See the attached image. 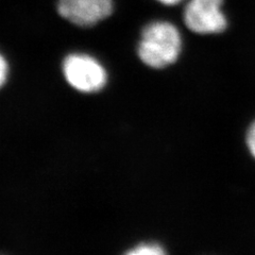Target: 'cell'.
I'll list each match as a JSON object with an SVG mask.
<instances>
[{"label":"cell","instance_id":"cell-1","mask_svg":"<svg viewBox=\"0 0 255 255\" xmlns=\"http://www.w3.org/2000/svg\"><path fill=\"white\" fill-rule=\"evenodd\" d=\"M184 30L170 18L156 17L143 23L135 45L137 59L151 69L177 64L184 51Z\"/></svg>","mask_w":255,"mask_h":255},{"label":"cell","instance_id":"cell-2","mask_svg":"<svg viewBox=\"0 0 255 255\" xmlns=\"http://www.w3.org/2000/svg\"><path fill=\"white\" fill-rule=\"evenodd\" d=\"M226 0H185L181 5V26L191 34L209 36L225 33L229 18Z\"/></svg>","mask_w":255,"mask_h":255},{"label":"cell","instance_id":"cell-3","mask_svg":"<svg viewBox=\"0 0 255 255\" xmlns=\"http://www.w3.org/2000/svg\"><path fill=\"white\" fill-rule=\"evenodd\" d=\"M62 74L67 84L80 93L101 91L108 82V73L100 60L85 50L68 52L62 61Z\"/></svg>","mask_w":255,"mask_h":255},{"label":"cell","instance_id":"cell-4","mask_svg":"<svg viewBox=\"0 0 255 255\" xmlns=\"http://www.w3.org/2000/svg\"><path fill=\"white\" fill-rule=\"evenodd\" d=\"M60 17L79 29H92L114 15L116 0H55Z\"/></svg>","mask_w":255,"mask_h":255},{"label":"cell","instance_id":"cell-5","mask_svg":"<svg viewBox=\"0 0 255 255\" xmlns=\"http://www.w3.org/2000/svg\"><path fill=\"white\" fill-rule=\"evenodd\" d=\"M125 255H167L163 247L156 244H142L127 252Z\"/></svg>","mask_w":255,"mask_h":255},{"label":"cell","instance_id":"cell-6","mask_svg":"<svg viewBox=\"0 0 255 255\" xmlns=\"http://www.w3.org/2000/svg\"><path fill=\"white\" fill-rule=\"evenodd\" d=\"M10 74V64L4 53L0 50V89L6 83Z\"/></svg>","mask_w":255,"mask_h":255},{"label":"cell","instance_id":"cell-7","mask_svg":"<svg viewBox=\"0 0 255 255\" xmlns=\"http://www.w3.org/2000/svg\"><path fill=\"white\" fill-rule=\"evenodd\" d=\"M247 146L250 153L255 158V122L250 126L248 133H247Z\"/></svg>","mask_w":255,"mask_h":255},{"label":"cell","instance_id":"cell-8","mask_svg":"<svg viewBox=\"0 0 255 255\" xmlns=\"http://www.w3.org/2000/svg\"><path fill=\"white\" fill-rule=\"evenodd\" d=\"M153 1L157 2L158 4H161L165 7H170L171 9V7L181 6L185 0H153Z\"/></svg>","mask_w":255,"mask_h":255}]
</instances>
